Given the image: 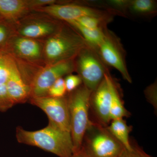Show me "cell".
I'll list each match as a JSON object with an SVG mask.
<instances>
[{
    "instance_id": "1",
    "label": "cell",
    "mask_w": 157,
    "mask_h": 157,
    "mask_svg": "<svg viewBox=\"0 0 157 157\" xmlns=\"http://www.w3.org/2000/svg\"><path fill=\"white\" fill-rule=\"evenodd\" d=\"M16 137L20 143L37 147L59 157H71L74 153L70 132H64L50 123L44 128L33 132L17 127Z\"/></svg>"
},
{
    "instance_id": "2",
    "label": "cell",
    "mask_w": 157,
    "mask_h": 157,
    "mask_svg": "<svg viewBox=\"0 0 157 157\" xmlns=\"http://www.w3.org/2000/svg\"><path fill=\"white\" fill-rule=\"evenodd\" d=\"M88 45L76 30L64 24L59 30L44 40L43 63L46 66L75 59Z\"/></svg>"
},
{
    "instance_id": "3",
    "label": "cell",
    "mask_w": 157,
    "mask_h": 157,
    "mask_svg": "<svg viewBox=\"0 0 157 157\" xmlns=\"http://www.w3.org/2000/svg\"><path fill=\"white\" fill-rule=\"evenodd\" d=\"M91 91L84 85L70 93L67 98L70 115V134L74 153L80 149L89 119L90 98Z\"/></svg>"
},
{
    "instance_id": "4",
    "label": "cell",
    "mask_w": 157,
    "mask_h": 157,
    "mask_svg": "<svg viewBox=\"0 0 157 157\" xmlns=\"http://www.w3.org/2000/svg\"><path fill=\"white\" fill-rule=\"evenodd\" d=\"M81 148L88 157H118L124 147L107 127L90 121Z\"/></svg>"
},
{
    "instance_id": "5",
    "label": "cell",
    "mask_w": 157,
    "mask_h": 157,
    "mask_svg": "<svg viewBox=\"0 0 157 157\" xmlns=\"http://www.w3.org/2000/svg\"><path fill=\"white\" fill-rule=\"evenodd\" d=\"M76 72L82 83L91 91L94 90L109 72L95 48L87 45L80 51L75 59Z\"/></svg>"
},
{
    "instance_id": "6",
    "label": "cell",
    "mask_w": 157,
    "mask_h": 157,
    "mask_svg": "<svg viewBox=\"0 0 157 157\" xmlns=\"http://www.w3.org/2000/svg\"><path fill=\"white\" fill-rule=\"evenodd\" d=\"M32 12L14 23L17 36L44 41L59 30L64 25L61 21L44 13Z\"/></svg>"
},
{
    "instance_id": "7",
    "label": "cell",
    "mask_w": 157,
    "mask_h": 157,
    "mask_svg": "<svg viewBox=\"0 0 157 157\" xmlns=\"http://www.w3.org/2000/svg\"><path fill=\"white\" fill-rule=\"evenodd\" d=\"M76 71L75 59L43 66L31 82L30 98L46 97L48 90L59 78Z\"/></svg>"
},
{
    "instance_id": "8",
    "label": "cell",
    "mask_w": 157,
    "mask_h": 157,
    "mask_svg": "<svg viewBox=\"0 0 157 157\" xmlns=\"http://www.w3.org/2000/svg\"><path fill=\"white\" fill-rule=\"evenodd\" d=\"M43 43L44 41L15 35L8 42L2 53L11 56L17 63L43 67Z\"/></svg>"
},
{
    "instance_id": "9",
    "label": "cell",
    "mask_w": 157,
    "mask_h": 157,
    "mask_svg": "<svg viewBox=\"0 0 157 157\" xmlns=\"http://www.w3.org/2000/svg\"><path fill=\"white\" fill-rule=\"evenodd\" d=\"M96 50L107 66L115 68L120 73L124 79L132 83L126 63L124 50L115 34L106 29L104 40Z\"/></svg>"
},
{
    "instance_id": "10",
    "label": "cell",
    "mask_w": 157,
    "mask_h": 157,
    "mask_svg": "<svg viewBox=\"0 0 157 157\" xmlns=\"http://www.w3.org/2000/svg\"><path fill=\"white\" fill-rule=\"evenodd\" d=\"M33 11L44 13L66 22L76 20L85 16L98 17L109 21L112 19L109 12L89 6L75 4H54L42 7Z\"/></svg>"
},
{
    "instance_id": "11",
    "label": "cell",
    "mask_w": 157,
    "mask_h": 157,
    "mask_svg": "<svg viewBox=\"0 0 157 157\" xmlns=\"http://www.w3.org/2000/svg\"><path fill=\"white\" fill-rule=\"evenodd\" d=\"M31 104L37 106L46 113L49 123L64 132H70V115L67 98L46 97L29 99Z\"/></svg>"
},
{
    "instance_id": "12",
    "label": "cell",
    "mask_w": 157,
    "mask_h": 157,
    "mask_svg": "<svg viewBox=\"0 0 157 157\" xmlns=\"http://www.w3.org/2000/svg\"><path fill=\"white\" fill-rule=\"evenodd\" d=\"M110 76L109 72L106 73L100 84L92 92L90 98V108H91L98 121L107 127L111 121L110 109L112 101L110 87Z\"/></svg>"
},
{
    "instance_id": "13",
    "label": "cell",
    "mask_w": 157,
    "mask_h": 157,
    "mask_svg": "<svg viewBox=\"0 0 157 157\" xmlns=\"http://www.w3.org/2000/svg\"><path fill=\"white\" fill-rule=\"evenodd\" d=\"M6 85L8 94L14 104H22L29 100L30 87L22 79L14 60Z\"/></svg>"
},
{
    "instance_id": "14",
    "label": "cell",
    "mask_w": 157,
    "mask_h": 157,
    "mask_svg": "<svg viewBox=\"0 0 157 157\" xmlns=\"http://www.w3.org/2000/svg\"><path fill=\"white\" fill-rule=\"evenodd\" d=\"M32 11L29 0H0V15L9 22H17Z\"/></svg>"
},
{
    "instance_id": "15",
    "label": "cell",
    "mask_w": 157,
    "mask_h": 157,
    "mask_svg": "<svg viewBox=\"0 0 157 157\" xmlns=\"http://www.w3.org/2000/svg\"><path fill=\"white\" fill-rule=\"evenodd\" d=\"M66 23L76 30L86 43L96 50L101 45L105 37L107 27L103 29H91L82 26L75 21Z\"/></svg>"
},
{
    "instance_id": "16",
    "label": "cell",
    "mask_w": 157,
    "mask_h": 157,
    "mask_svg": "<svg viewBox=\"0 0 157 157\" xmlns=\"http://www.w3.org/2000/svg\"><path fill=\"white\" fill-rule=\"evenodd\" d=\"M109 125L107 126V130L127 150H131L132 144L129 140V135L132 130V127L127 124L123 118H119L111 121Z\"/></svg>"
},
{
    "instance_id": "17",
    "label": "cell",
    "mask_w": 157,
    "mask_h": 157,
    "mask_svg": "<svg viewBox=\"0 0 157 157\" xmlns=\"http://www.w3.org/2000/svg\"><path fill=\"white\" fill-rule=\"evenodd\" d=\"M110 83L112 94V101L110 109V120L123 118L124 117H129L131 116V113L125 108L121 99L117 85L111 76Z\"/></svg>"
},
{
    "instance_id": "18",
    "label": "cell",
    "mask_w": 157,
    "mask_h": 157,
    "mask_svg": "<svg viewBox=\"0 0 157 157\" xmlns=\"http://www.w3.org/2000/svg\"><path fill=\"white\" fill-rule=\"evenodd\" d=\"M156 4L152 0L129 1L127 10L132 14L140 16H148L156 12Z\"/></svg>"
},
{
    "instance_id": "19",
    "label": "cell",
    "mask_w": 157,
    "mask_h": 157,
    "mask_svg": "<svg viewBox=\"0 0 157 157\" xmlns=\"http://www.w3.org/2000/svg\"><path fill=\"white\" fill-rule=\"evenodd\" d=\"M15 35L14 23L5 20L0 21V53H2L8 42Z\"/></svg>"
},
{
    "instance_id": "20",
    "label": "cell",
    "mask_w": 157,
    "mask_h": 157,
    "mask_svg": "<svg viewBox=\"0 0 157 157\" xmlns=\"http://www.w3.org/2000/svg\"><path fill=\"white\" fill-rule=\"evenodd\" d=\"M79 25L86 28L91 29H103L107 27V24L110 21L98 17L85 16L75 20Z\"/></svg>"
},
{
    "instance_id": "21",
    "label": "cell",
    "mask_w": 157,
    "mask_h": 157,
    "mask_svg": "<svg viewBox=\"0 0 157 157\" xmlns=\"http://www.w3.org/2000/svg\"><path fill=\"white\" fill-rule=\"evenodd\" d=\"M14 62V59L8 55L2 54L0 56V85L6 84Z\"/></svg>"
},
{
    "instance_id": "22",
    "label": "cell",
    "mask_w": 157,
    "mask_h": 157,
    "mask_svg": "<svg viewBox=\"0 0 157 157\" xmlns=\"http://www.w3.org/2000/svg\"><path fill=\"white\" fill-rule=\"evenodd\" d=\"M64 79L60 78L58 79L48 90V97L54 98H61L65 97L67 93Z\"/></svg>"
},
{
    "instance_id": "23",
    "label": "cell",
    "mask_w": 157,
    "mask_h": 157,
    "mask_svg": "<svg viewBox=\"0 0 157 157\" xmlns=\"http://www.w3.org/2000/svg\"><path fill=\"white\" fill-rule=\"evenodd\" d=\"M14 105L9 96L6 84L0 85V112H4Z\"/></svg>"
},
{
    "instance_id": "24",
    "label": "cell",
    "mask_w": 157,
    "mask_h": 157,
    "mask_svg": "<svg viewBox=\"0 0 157 157\" xmlns=\"http://www.w3.org/2000/svg\"><path fill=\"white\" fill-rule=\"evenodd\" d=\"M66 90L70 93L78 88L82 83L81 77L78 75L70 74L67 75L64 79Z\"/></svg>"
},
{
    "instance_id": "25",
    "label": "cell",
    "mask_w": 157,
    "mask_h": 157,
    "mask_svg": "<svg viewBox=\"0 0 157 157\" xmlns=\"http://www.w3.org/2000/svg\"><path fill=\"white\" fill-rule=\"evenodd\" d=\"M118 157H152L138 147L132 145L131 150L124 148Z\"/></svg>"
},
{
    "instance_id": "26",
    "label": "cell",
    "mask_w": 157,
    "mask_h": 157,
    "mask_svg": "<svg viewBox=\"0 0 157 157\" xmlns=\"http://www.w3.org/2000/svg\"><path fill=\"white\" fill-rule=\"evenodd\" d=\"M145 96L149 102L155 108H157V85L156 82L149 86L145 91Z\"/></svg>"
},
{
    "instance_id": "27",
    "label": "cell",
    "mask_w": 157,
    "mask_h": 157,
    "mask_svg": "<svg viewBox=\"0 0 157 157\" xmlns=\"http://www.w3.org/2000/svg\"><path fill=\"white\" fill-rule=\"evenodd\" d=\"M71 157H88V156L83 151V150L81 148L78 151L74 152Z\"/></svg>"
},
{
    "instance_id": "28",
    "label": "cell",
    "mask_w": 157,
    "mask_h": 157,
    "mask_svg": "<svg viewBox=\"0 0 157 157\" xmlns=\"http://www.w3.org/2000/svg\"><path fill=\"white\" fill-rule=\"evenodd\" d=\"M4 19H3L2 17V16H1V15H0V21H2Z\"/></svg>"
},
{
    "instance_id": "29",
    "label": "cell",
    "mask_w": 157,
    "mask_h": 157,
    "mask_svg": "<svg viewBox=\"0 0 157 157\" xmlns=\"http://www.w3.org/2000/svg\"><path fill=\"white\" fill-rule=\"evenodd\" d=\"M2 54V53H0V56H1Z\"/></svg>"
}]
</instances>
